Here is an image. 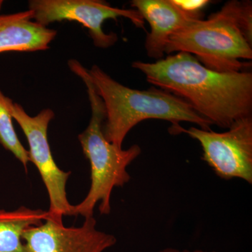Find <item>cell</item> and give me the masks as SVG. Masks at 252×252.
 Returning a JSON list of instances; mask_svg holds the SVG:
<instances>
[{
	"instance_id": "6da1fadb",
	"label": "cell",
	"mask_w": 252,
	"mask_h": 252,
	"mask_svg": "<svg viewBox=\"0 0 252 252\" xmlns=\"http://www.w3.org/2000/svg\"><path fill=\"white\" fill-rule=\"evenodd\" d=\"M132 67L143 73L149 84L184 99L212 125L228 129L237 121L252 117L250 71L217 72L185 52L154 63L136 61Z\"/></svg>"
},
{
	"instance_id": "7c38bea8",
	"label": "cell",
	"mask_w": 252,
	"mask_h": 252,
	"mask_svg": "<svg viewBox=\"0 0 252 252\" xmlns=\"http://www.w3.org/2000/svg\"><path fill=\"white\" fill-rule=\"evenodd\" d=\"M11 102L12 99L5 96L0 90V144L13 154L27 170L30 162L29 153L23 147L15 130L10 111Z\"/></svg>"
},
{
	"instance_id": "52a82bcc",
	"label": "cell",
	"mask_w": 252,
	"mask_h": 252,
	"mask_svg": "<svg viewBox=\"0 0 252 252\" xmlns=\"http://www.w3.org/2000/svg\"><path fill=\"white\" fill-rule=\"evenodd\" d=\"M28 5L32 11L33 21L44 27L56 21L81 23L87 28L94 45L100 49L111 47L118 40L117 34H107L102 29L107 20L127 18L136 27L144 28V20L137 10L112 7L99 0H31Z\"/></svg>"
},
{
	"instance_id": "9c48e42d",
	"label": "cell",
	"mask_w": 252,
	"mask_h": 252,
	"mask_svg": "<svg viewBox=\"0 0 252 252\" xmlns=\"http://www.w3.org/2000/svg\"><path fill=\"white\" fill-rule=\"evenodd\" d=\"M130 4L150 25L145 49L147 56L157 61L163 59L172 34L192 21L201 19L182 11L172 0H133Z\"/></svg>"
},
{
	"instance_id": "9a60e30c",
	"label": "cell",
	"mask_w": 252,
	"mask_h": 252,
	"mask_svg": "<svg viewBox=\"0 0 252 252\" xmlns=\"http://www.w3.org/2000/svg\"><path fill=\"white\" fill-rule=\"evenodd\" d=\"M3 2H4V1H3L2 0H0V11H1V7H2Z\"/></svg>"
},
{
	"instance_id": "4fadbf2b",
	"label": "cell",
	"mask_w": 252,
	"mask_h": 252,
	"mask_svg": "<svg viewBox=\"0 0 252 252\" xmlns=\"http://www.w3.org/2000/svg\"><path fill=\"white\" fill-rule=\"evenodd\" d=\"M172 1L187 14L200 18L202 11L210 2L208 0H172Z\"/></svg>"
},
{
	"instance_id": "5b68a950",
	"label": "cell",
	"mask_w": 252,
	"mask_h": 252,
	"mask_svg": "<svg viewBox=\"0 0 252 252\" xmlns=\"http://www.w3.org/2000/svg\"><path fill=\"white\" fill-rule=\"evenodd\" d=\"M10 111L13 119L19 124L26 135L30 147V162L35 165L49 194L50 219L63 223V217L73 216V205L68 201L66 192L71 172L59 168L50 148L48 127L55 117L54 111L44 109L37 115L31 117L21 104L13 101Z\"/></svg>"
},
{
	"instance_id": "3957f363",
	"label": "cell",
	"mask_w": 252,
	"mask_h": 252,
	"mask_svg": "<svg viewBox=\"0 0 252 252\" xmlns=\"http://www.w3.org/2000/svg\"><path fill=\"white\" fill-rule=\"evenodd\" d=\"M89 77L105 108L102 132L106 140L119 148L130 130L147 119L172 123L189 122L211 130V123L200 117L190 104L165 91H139L122 85L97 65L88 69Z\"/></svg>"
},
{
	"instance_id": "277c9868",
	"label": "cell",
	"mask_w": 252,
	"mask_h": 252,
	"mask_svg": "<svg viewBox=\"0 0 252 252\" xmlns=\"http://www.w3.org/2000/svg\"><path fill=\"white\" fill-rule=\"evenodd\" d=\"M68 66L86 84L91 107L89 126L78 136L84 156L90 162V190L81 203L73 205V216L94 217V208L98 203L99 213L107 215L111 212L113 189L130 182L127 167L140 155L142 149L137 144L123 149L106 140L102 132L105 108L94 90L88 69L74 59L68 62Z\"/></svg>"
},
{
	"instance_id": "8992f818",
	"label": "cell",
	"mask_w": 252,
	"mask_h": 252,
	"mask_svg": "<svg viewBox=\"0 0 252 252\" xmlns=\"http://www.w3.org/2000/svg\"><path fill=\"white\" fill-rule=\"evenodd\" d=\"M171 133L183 132L198 140L203 159L215 174L225 180L240 179L252 184V117L237 121L223 132L180 125L171 126Z\"/></svg>"
},
{
	"instance_id": "7a4b0ae2",
	"label": "cell",
	"mask_w": 252,
	"mask_h": 252,
	"mask_svg": "<svg viewBox=\"0 0 252 252\" xmlns=\"http://www.w3.org/2000/svg\"><path fill=\"white\" fill-rule=\"evenodd\" d=\"M193 55L205 67L220 72L245 71L252 59L251 1H227L206 20L198 19L169 38L165 54Z\"/></svg>"
},
{
	"instance_id": "30bf717a",
	"label": "cell",
	"mask_w": 252,
	"mask_h": 252,
	"mask_svg": "<svg viewBox=\"0 0 252 252\" xmlns=\"http://www.w3.org/2000/svg\"><path fill=\"white\" fill-rule=\"evenodd\" d=\"M31 10L0 15V54L8 51L34 52L49 49L57 34L55 30L33 21Z\"/></svg>"
},
{
	"instance_id": "5bb4252c",
	"label": "cell",
	"mask_w": 252,
	"mask_h": 252,
	"mask_svg": "<svg viewBox=\"0 0 252 252\" xmlns=\"http://www.w3.org/2000/svg\"><path fill=\"white\" fill-rule=\"evenodd\" d=\"M158 252H207L203 251V250H193V251H191V250H178V249L168 248L163 249V250H160V251H159Z\"/></svg>"
},
{
	"instance_id": "ba28073f",
	"label": "cell",
	"mask_w": 252,
	"mask_h": 252,
	"mask_svg": "<svg viewBox=\"0 0 252 252\" xmlns=\"http://www.w3.org/2000/svg\"><path fill=\"white\" fill-rule=\"evenodd\" d=\"M94 217L80 227H65L48 219L25 230L23 241L28 252H104L117 243L115 236L96 228Z\"/></svg>"
},
{
	"instance_id": "8fae6325",
	"label": "cell",
	"mask_w": 252,
	"mask_h": 252,
	"mask_svg": "<svg viewBox=\"0 0 252 252\" xmlns=\"http://www.w3.org/2000/svg\"><path fill=\"white\" fill-rule=\"evenodd\" d=\"M48 211L21 206L14 211L0 210V252H28L23 241L25 230L49 219Z\"/></svg>"
},
{
	"instance_id": "2e32d148",
	"label": "cell",
	"mask_w": 252,
	"mask_h": 252,
	"mask_svg": "<svg viewBox=\"0 0 252 252\" xmlns=\"http://www.w3.org/2000/svg\"></svg>"
}]
</instances>
